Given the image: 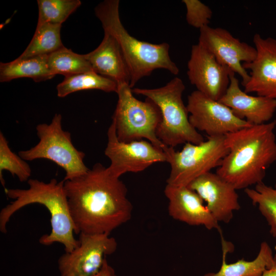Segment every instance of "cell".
Returning <instances> with one entry per match:
<instances>
[{
	"label": "cell",
	"instance_id": "cell-9",
	"mask_svg": "<svg viewBox=\"0 0 276 276\" xmlns=\"http://www.w3.org/2000/svg\"><path fill=\"white\" fill-rule=\"evenodd\" d=\"M79 245L58 260L60 276H96L107 255L117 249V242L105 234H79Z\"/></svg>",
	"mask_w": 276,
	"mask_h": 276
},
{
	"label": "cell",
	"instance_id": "cell-19",
	"mask_svg": "<svg viewBox=\"0 0 276 276\" xmlns=\"http://www.w3.org/2000/svg\"><path fill=\"white\" fill-rule=\"evenodd\" d=\"M221 235L222 250V263L219 270L216 273L210 272L203 276H261L263 272L271 267L273 262L272 249L268 244L263 242L257 257L252 261L241 259L227 264L226 256L234 249L233 244L224 239Z\"/></svg>",
	"mask_w": 276,
	"mask_h": 276
},
{
	"label": "cell",
	"instance_id": "cell-14",
	"mask_svg": "<svg viewBox=\"0 0 276 276\" xmlns=\"http://www.w3.org/2000/svg\"><path fill=\"white\" fill-rule=\"evenodd\" d=\"M253 42L257 51L256 58L250 62L242 64L245 69L250 70L249 79L243 85L244 91L276 100V40L263 38L257 33Z\"/></svg>",
	"mask_w": 276,
	"mask_h": 276
},
{
	"label": "cell",
	"instance_id": "cell-7",
	"mask_svg": "<svg viewBox=\"0 0 276 276\" xmlns=\"http://www.w3.org/2000/svg\"><path fill=\"white\" fill-rule=\"evenodd\" d=\"M62 116L56 113L50 124L36 127L38 143L18 155L24 160L47 159L61 167L65 172L64 181L79 177L89 170L84 162L85 153L73 145L70 132L62 128Z\"/></svg>",
	"mask_w": 276,
	"mask_h": 276
},
{
	"label": "cell",
	"instance_id": "cell-22",
	"mask_svg": "<svg viewBox=\"0 0 276 276\" xmlns=\"http://www.w3.org/2000/svg\"><path fill=\"white\" fill-rule=\"evenodd\" d=\"M61 28V24L48 22L37 25L30 43L18 58L49 55L64 47L60 37Z\"/></svg>",
	"mask_w": 276,
	"mask_h": 276
},
{
	"label": "cell",
	"instance_id": "cell-20",
	"mask_svg": "<svg viewBox=\"0 0 276 276\" xmlns=\"http://www.w3.org/2000/svg\"><path fill=\"white\" fill-rule=\"evenodd\" d=\"M48 56L44 55L28 58H18L0 64V81H10L19 78H30L35 82L53 78L54 76L48 65Z\"/></svg>",
	"mask_w": 276,
	"mask_h": 276
},
{
	"label": "cell",
	"instance_id": "cell-3",
	"mask_svg": "<svg viewBox=\"0 0 276 276\" xmlns=\"http://www.w3.org/2000/svg\"><path fill=\"white\" fill-rule=\"evenodd\" d=\"M27 189H5L7 196L13 201L0 212V231L6 233L7 224L11 216L23 207L33 203L44 205L51 215V232L42 236L39 243L49 246L62 244L65 252H71L79 244L74 237L75 226L64 187V181L53 178L48 182L30 178Z\"/></svg>",
	"mask_w": 276,
	"mask_h": 276
},
{
	"label": "cell",
	"instance_id": "cell-24",
	"mask_svg": "<svg viewBox=\"0 0 276 276\" xmlns=\"http://www.w3.org/2000/svg\"><path fill=\"white\" fill-rule=\"evenodd\" d=\"M244 192L252 203L258 206L270 226V233L276 237V183L272 188L262 182L257 184L255 189L248 188Z\"/></svg>",
	"mask_w": 276,
	"mask_h": 276
},
{
	"label": "cell",
	"instance_id": "cell-1",
	"mask_svg": "<svg viewBox=\"0 0 276 276\" xmlns=\"http://www.w3.org/2000/svg\"><path fill=\"white\" fill-rule=\"evenodd\" d=\"M64 187L76 234L110 235L131 217L125 185L99 163Z\"/></svg>",
	"mask_w": 276,
	"mask_h": 276
},
{
	"label": "cell",
	"instance_id": "cell-11",
	"mask_svg": "<svg viewBox=\"0 0 276 276\" xmlns=\"http://www.w3.org/2000/svg\"><path fill=\"white\" fill-rule=\"evenodd\" d=\"M186 106L192 126L208 136L225 135L252 125L236 117L227 106L197 90L189 95Z\"/></svg>",
	"mask_w": 276,
	"mask_h": 276
},
{
	"label": "cell",
	"instance_id": "cell-15",
	"mask_svg": "<svg viewBox=\"0 0 276 276\" xmlns=\"http://www.w3.org/2000/svg\"><path fill=\"white\" fill-rule=\"evenodd\" d=\"M206 203V206L218 222L228 223L240 205L236 189L216 173L207 172L187 186Z\"/></svg>",
	"mask_w": 276,
	"mask_h": 276
},
{
	"label": "cell",
	"instance_id": "cell-10",
	"mask_svg": "<svg viewBox=\"0 0 276 276\" xmlns=\"http://www.w3.org/2000/svg\"><path fill=\"white\" fill-rule=\"evenodd\" d=\"M104 153L110 160L107 167L109 171L118 178L125 173L141 172L154 163L167 162L164 151L149 142L142 140L130 142L120 141L112 121L108 129Z\"/></svg>",
	"mask_w": 276,
	"mask_h": 276
},
{
	"label": "cell",
	"instance_id": "cell-4",
	"mask_svg": "<svg viewBox=\"0 0 276 276\" xmlns=\"http://www.w3.org/2000/svg\"><path fill=\"white\" fill-rule=\"evenodd\" d=\"M119 4V0H105L96 7L95 12L104 32L114 37L120 45L129 70L130 87L156 69L177 75L179 70L170 57L169 44L141 41L129 34L121 21Z\"/></svg>",
	"mask_w": 276,
	"mask_h": 276
},
{
	"label": "cell",
	"instance_id": "cell-26",
	"mask_svg": "<svg viewBox=\"0 0 276 276\" xmlns=\"http://www.w3.org/2000/svg\"><path fill=\"white\" fill-rule=\"evenodd\" d=\"M37 25L62 24L81 4L79 0H38Z\"/></svg>",
	"mask_w": 276,
	"mask_h": 276
},
{
	"label": "cell",
	"instance_id": "cell-16",
	"mask_svg": "<svg viewBox=\"0 0 276 276\" xmlns=\"http://www.w3.org/2000/svg\"><path fill=\"white\" fill-rule=\"evenodd\" d=\"M165 194L169 200L168 212L174 219L190 225H203L208 229L221 232L213 217L199 195L187 186L167 184Z\"/></svg>",
	"mask_w": 276,
	"mask_h": 276
},
{
	"label": "cell",
	"instance_id": "cell-27",
	"mask_svg": "<svg viewBox=\"0 0 276 276\" xmlns=\"http://www.w3.org/2000/svg\"><path fill=\"white\" fill-rule=\"evenodd\" d=\"M186 8L187 23L199 30L209 26L213 15L211 8L198 0H183Z\"/></svg>",
	"mask_w": 276,
	"mask_h": 276
},
{
	"label": "cell",
	"instance_id": "cell-2",
	"mask_svg": "<svg viewBox=\"0 0 276 276\" xmlns=\"http://www.w3.org/2000/svg\"><path fill=\"white\" fill-rule=\"evenodd\" d=\"M276 120L254 125L225 135L229 150L216 173L236 190L263 182L276 161Z\"/></svg>",
	"mask_w": 276,
	"mask_h": 276
},
{
	"label": "cell",
	"instance_id": "cell-18",
	"mask_svg": "<svg viewBox=\"0 0 276 276\" xmlns=\"http://www.w3.org/2000/svg\"><path fill=\"white\" fill-rule=\"evenodd\" d=\"M94 72L110 78L118 84H129V70L119 43L107 32L99 45L93 51L84 54Z\"/></svg>",
	"mask_w": 276,
	"mask_h": 276
},
{
	"label": "cell",
	"instance_id": "cell-8",
	"mask_svg": "<svg viewBox=\"0 0 276 276\" xmlns=\"http://www.w3.org/2000/svg\"><path fill=\"white\" fill-rule=\"evenodd\" d=\"M164 152L171 171L167 184L188 186L200 176L219 167L229 152L225 135L208 136L206 141L196 145L187 143L181 151L168 147Z\"/></svg>",
	"mask_w": 276,
	"mask_h": 276
},
{
	"label": "cell",
	"instance_id": "cell-6",
	"mask_svg": "<svg viewBox=\"0 0 276 276\" xmlns=\"http://www.w3.org/2000/svg\"><path fill=\"white\" fill-rule=\"evenodd\" d=\"M118 100L112 121L116 126L118 139L130 142L146 139L164 151L168 147L157 137L156 130L162 121L157 105L146 98L144 101L135 98L129 84H118Z\"/></svg>",
	"mask_w": 276,
	"mask_h": 276
},
{
	"label": "cell",
	"instance_id": "cell-12",
	"mask_svg": "<svg viewBox=\"0 0 276 276\" xmlns=\"http://www.w3.org/2000/svg\"><path fill=\"white\" fill-rule=\"evenodd\" d=\"M198 44L211 53L222 64L229 67L242 78V85L249 79V75L241 62L248 63L256 58L255 47L234 37L226 29L209 26L200 29Z\"/></svg>",
	"mask_w": 276,
	"mask_h": 276
},
{
	"label": "cell",
	"instance_id": "cell-25",
	"mask_svg": "<svg viewBox=\"0 0 276 276\" xmlns=\"http://www.w3.org/2000/svg\"><path fill=\"white\" fill-rule=\"evenodd\" d=\"M9 171L13 176H16L21 182L28 181L32 170L30 165L19 155L14 153L10 149L8 142L4 134L0 132V180L5 188L3 171Z\"/></svg>",
	"mask_w": 276,
	"mask_h": 276
},
{
	"label": "cell",
	"instance_id": "cell-13",
	"mask_svg": "<svg viewBox=\"0 0 276 276\" xmlns=\"http://www.w3.org/2000/svg\"><path fill=\"white\" fill-rule=\"evenodd\" d=\"M187 67L191 83L197 90L216 101L225 94L231 76L235 74L198 43L192 47Z\"/></svg>",
	"mask_w": 276,
	"mask_h": 276
},
{
	"label": "cell",
	"instance_id": "cell-17",
	"mask_svg": "<svg viewBox=\"0 0 276 276\" xmlns=\"http://www.w3.org/2000/svg\"><path fill=\"white\" fill-rule=\"evenodd\" d=\"M235 75L231 76L229 86L219 101L228 107L236 117L252 125L268 123L276 111V100L248 95L240 88Z\"/></svg>",
	"mask_w": 276,
	"mask_h": 276
},
{
	"label": "cell",
	"instance_id": "cell-28",
	"mask_svg": "<svg viewBox=\"0 0 276 276\" xmlns=\"http://www.w3.org/2000/svg\"><path fill=\"white\" fill-rule=\"evenodd\" d=\"M96 276H117L113 268L109 264L106 259Z\"/></svg>",
	"mask_w": 276,
	"mask_h": 276
},
{
	"label": "cell",
	"instance_id": "cell-23",
	"mask_svg": "<svg viewBox=\"0 0 276 276\" xmlns=\"http://www.w3.org/2000/svg\"><path fill=\"white\" fill-rule=\"evenodd\" d=\"M48 65L51 73L65 77L94 72L84 55L78 54L64 46L48 55Z\"/></svg>",
	"mask_w": 276,
	"mask_h": 276
},
{
	"label": "cell",
	"instance_id": "cell-29",
	"mask_svg": "<svg viewBox=\"0 0 276 276\" xmlns=\"http://www.w3.org/2000/svg\"><path fill=\"white\" fill-rule=\"evenodd\" d=\"M261 276H276V254L273 256L272 265L265 270Z\"/></svg>",
	"mask_w": 276,
	"mask_h": 276
},
{
	"label": "cell",
	"instance_id": "cell-21",
	"mask_svg": "<svg viewBox=\"0 0 276 276\" xmlns=\"http://www.w3.org/2000/svg\"><path fill=\"white\" fill-rule=\"evenodd\" d=\"M56 89L57 96L63 98L74 92L88 89L117 93L118 84L110 78L93 71L65 76Z\"/></svg>",
	"mask_w": 276,
	"mask_h": 276
},
{
	"label": "cell",
	"instance_id": "cell-5",
	"mask_svg": "<svg viewBox=\"0 0 276 276\" xmlns=\"http://www.w3.org/2000/svg\"><path fill=\"white\" fill-rule=\"evenodd\" d=\"M185 89L182 80L177 77L160 87L132 89L133 93L152 100L159 108L162 121L157 127L156 135L169 147L187 143L198 145L205 141L190 123L189 112L182 99Z\"/></svg>",
	"mask_w": 276,
	"mask_h": 276
}]
</instances>
